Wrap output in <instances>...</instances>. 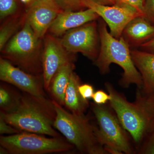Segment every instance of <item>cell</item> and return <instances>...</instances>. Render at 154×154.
I'll list each match as a JSON object with an SVG mask.
<instances>
[{
	"instance_id": "cell-10",
	"label": "cell",
	"mask_w": 154,
	"mask_h": 154,
	"mask_svg": "<svg viewBox=\"0 0 154 154\" xmlns=\"http://www.w3.org/2000/svg\"><path fill=\"white\" fill-rule=\"evenodd\" d=\"M82 2L86 8L92 9L105 21L110 28V34L116 38L121 37L122 31L128 22L142 16L134 8L123 4L106 6L91 0H82Z\"/></svg>"
},
{
	"instance_id": "cell-28",
	"label": "cell",
	"mask_w": 154,
	"mask_h": 154,
	"mask_svg": "<svg viewBox=\"0 0 154 154\" xmlns=\"http://www.w3.org/2000/svg\"><path fill=\"white\" fill-rule=\"evenodd\" d=\"M144 7L146 18L154 23V0H145Z\"/></svg>"
},
{
	"instance_id": "cell-1",
	"label": "cell",
	"mask_w": 154,
	"mask_h": 154,
	"mask_svg": "<svg viewBox=\"0 0 154 154\" xmlns=\"http://www.w3.org/2000/svg\"><path fill=\"white\" fill-rule=\"evenodd\" d=\"M99 22L100 46L99 55L94 61L95 65L102 74H106L110 71L111 64L118 65L123 70L119 81L120 85L125 88L135 85L137 88L142 89V79L133 60L129 45L122 36L117 38L112 36L103 19H100Z\"/></svg>"
},
{
	"instance_id": "cell-24",
	"label": "cell",
	"mask_w": 154,
	"mask_h": 154,
	"mask_svg": "<svg viewBox=\"0 0 154 154\" xmlns=\"http://www.w3.org/2000/svg\"><path fill=\"white\" fill-rule=\"evenodd\" d=\"M117 3L124 4L132 7L136 10L142 16L146 17L144 0H118Z\"/></svg>"
},
{
	"instance_id": "cell-8",
	"label": "cell",
	"mask_w": 154,
	"mask_h": 154,
	"mask_svg": "<svg viewBox=\"0 0 154 154\" xmlns=\"http://www.w3.org/2000/svg\"><path fill=\"white\" fill-rule=\"evenodd\" d=\"M0 80L33 96L44 105L54 107L52 101L49 100L45 92L43 77L27 72L2 57Z\"/></svg>"
},
{
	"instance_id": "cell-22",
	"label": "cell",
	"mask_w": 154,
	"mask_h": 154,
	"mask_svg": "<svg viewBox=\"0 0 154 154\" xmlns=\"http://www.w3.org/2000/svg\"><path fill=\"white\" fill-rule=\"evenodd\" d=\"M19 2H21L20 0H0L1 22L8 17L21 12L19 11Z\"/></svg>"
},
{
	"instance_id": "cell-16",
	"label": "cell",
	"mask_w": 154,
	"mask_h": 154,
	"mask_svg": "<svg viewBox=\"0 0 154 154\" xmlns=\"http://www.w3.org/2000/svg\"><path fill=\"white\" fill-rule=\"evenodd\" d=\"M75 67L74 61L69 62L61 67L53 77L48 91L54 101L62 106H64L66 92Z\"/></svg>"
},
{
	"instance_id": "cell-21",
	"label": "cell",
	"mask_w": 154,
	"mask_h": 154,
	"mask_svg": "<svg viewBox=\"0 0 154 154\" xmlns=\"http://www.w3.org/2000/svg\"><path fill=\"white\" fill-rule=\"evenodd\" d=\"M137 150L139 154H154V119H152L147 131Z\"/></svg>"
},
{
	"instance_id": "cell-7",
	"label": "cell",
	"mask_w": 154,
	"mask_h": 154,
	"mask_svg": "<svg viewBox=\"0 0 154 154\" xmlns=\"http://www.w3.org/2000/svg\"><path fill=\"white\" fill-rule=\"evenodd\" d=\"M105 86L110 96L109 101L110 107L137 148L143 140L152 119L134 102H128L110 83H105Z\"/></svg>"
},
{
	"instance_id": "cell-2",
	"label": "cell",
	"mask_w": 154,
	"mask_h": 154,
	"mask_svg": "<svg viewBox=\"0 0 154 154\" xmlns=\"http://www.w3.org/2000/svg\"><path fill=\"white\" fill-rule=\"evenodd\" d=\"M7 122L21 131L52 137H61L54 126L56 113L54 107L44 105L29 94H22L20 105L14 112H0Z\"/></svg>"
},
{
	"instance_id": "cell-17",
	"label": "cell",
	"mask_w": 154,
	"mask_h": 154,
	"mask_svg": "<svg viewBox=\"0 0 154 154\" xmlns=\"http://www.w3.org/2000/svg\"><path fill=\"white\" fill-rule=\"evenodd\" d=\"M81 81L73 72L71 76L65 96L64 106L69 112L77 115H84L89 107L88 100L83 99L79 90Z\"/></svg>"
},
{
	"instance_id": "cell-14",
	"label": "cell",
	"mask_w": 154,
	"mask_h": 154,
	"mask_svg": "<svg viewBox=\"0 0 154 154\" xmlns=\"http://www.w3.org/2000/svg\"><path fill=\"white\" fill-rule=\"evenodd\" d=\"M154 36V25L143 16L136 17L128 22L122 31L123 37L131 49L139 48Z\"/></svg>"
},
{
	"instance_id": "cell-11",
	"label": "cell",
	"mask_w": 154,
	"mask_h": 154,
	"mask_svg": "<svg viewBox=\"0 0 154 154\" xmlns=\"http://www.w3.org/2000/svg\"><path fill=\"white\" fill-rule=\"evenodd\" d=\"M43 38L42 77L45 89L48 91L53 77L58 70L67 63L74 61L75 54L69 52L57 36L46 34Z\"/></svg>"
},
{
	"instance_id": "cell-9",
	"label": "cell",
	"mask_w": 154,
	"mask_h": 154,
	"mask_svg": "<svg viewBox=\"0 0 154 154\" xmlns=\"http://www.w3.org/2000/svg\"><path fill=\"white\" fill-rule=\"evenodd\" d=\"M60 40L63 47L70 53H81L94 62L99 55L100 37L96 21L67 31Z\"/></svg>"
},
{
	"instance_id": "cell-25",
	"label": "cell",
	"mask_w": 154,
	"mask_h": 154,
	"mask_svg": "<svg viewBox=\"0 0 154 154\" xmlns=\"http://www.w3.org/2000/svg\"><path fill=\"white\" fill-rule=\"evenodd\" d=\"M22 132L7 122L2 115H0V134H14Z\"/></svg>"
},
{
	"instance_id": "cell-4",
	"label": "cell",
	"mask_w": 154,
	"mask_h": 154,
	"mask_svg": "<svg viewBox=\"0 0 154 154\" xmlns=\"http://www.w3.org/2000/svg\"><path fill=\"white\" fill-rule=\"evenodd\" d=\"M42 40L25 20L22 28L1 51V57L27 72L42 76Z\"/></svg>"
},
{
	"instance_id": "cell-26",
	"label": "cell",
	"mask_w": 154,
	"mask_h": 154,
	"mask_svg": "<svg viewBox=\"0 0 154 154\" xmlns=\"http://www.w3.org/2000/svg\"><path fill=\"white\" fill-rule=\"evenodd\" d=\"M94 103L98 105H104L109 102L110 96L109 94L102 90H98L94 93L93 97Z\"/></svg>"
},
{
	"instance_id": "cell-31",
	"label": "cell",
	"mask_w": 154,
	"mask_h": 154,
	"mask_svg": "<svg viewBox=\"0 0 154 154\" xmlns=\"http://www.w3.org/2000/svg\"><path fill=\"white\" fill-rule=\"evenodd\" d=\"M35 0H20L22 4L25 5L26 9L28 8Z\"/></svg>"
},
{
	"instance_id": "cell-15",
	"label": "cell",
	"mask_w": 154,
	"mask_h": 154,
	"mask_svg": "<svg viewBox=\"0 0 154 154\" xmlns=\"http://www.w3.org/2000/svg\"><path fill=\"white\" fill-rule=\"evenodd\" d=\"M131 53L142 79V88L140 89L145 94L154 93V53L137 49L131 50Z\"/></svg>"
},
{
	"instance_id": "cell-29",
	"label": "cell",
	"mask_w": 154,
	"mask_h": 154,
	"mask_svg": "<svg viewBox=\"0 0 154 154\" xmlns=\"http://www.w3.org/2000/svg\"><path fill=\"white\" fill-rule=\"evenodd\" d=\"M139 48L143 51L154 53V36L149 41L141 45Z\"/></svg>"
},
{
	"instance_id": "cell-3",
	"label": "cell",
	"mask_w": 154,
	"mask_h": 154,
	"mask_svg": "<svg viewBox=\"0 0 154 154\" xmlns=\"http://www.w3.org/2000/svg\"><path fill=\"white\" fill-rule=\"evenodd\" d=\"M56 113L54 126L68 142L83 154H107L97 140L95 127L87 116L67 111L63 106L52 101Z\"/></svg>"
},
{
	"instance_id": "cell-32",
	"label": "cell",
	"mask_w": 154,
	"mask_h": 154,
	"mask_svg": "<svg viewBox=\"0 0 154 154\" xmlns=\"http://www.w3.org/2000/svg\"><path fill=\"white\" fill-rule=\"evenodd\" d=\"M144 1H145V0H144Z\"/></svg>"
},
{
	"instance_id": "cell-12",
	"label": "cell",
	"mask_w": 154,
	"mask_h": 154,
	"mask_svg": "<svg viewBox=\"0 0 154 154\" xmlns=\"http://www.w3.org/2000/svg\"><path fill=\"white\" fill-rule=\"evenodd\" d=\"M63 10L54 0H35L25 11V20L38 38L43 39Z\"/></svg>"
},
{
	"instance_id": "cell-6",
	"label": "cell",
	"mask_w": 154,
	"mask_h": 154,
	"mask_svg": "<svg viewBox=\"0 0 154 154\" xmlns=\"http://www.w3.org/2000/svg\"><path fill=\"white\" fill-rule=\"evenodd\" d=\"M0 145L11 154H46L65 152L75 147L61 137H46L44 135L22 131L1 135Z\"/></svg>"
},
{
	"instance_id": "cell-19",
	"label": "cell",
	"mask_w": 154,
	"mask_h": 154,
	"mask_svg": "<svg viewBox=\"0 0 154 154\" xmlns=\"http://www.w3.org/2000/svg\"><path fill=\"white\" fill-rule=\"evenodd\" d=\"M1 83L0 85V109L1 112L9 113L17 110L20 105L22 94L8 85Z\"/></svg>"
},
{
	"instance_id": "cell-5",
	"label": "cell",
	"mask_w": 154,
	"mask_h": 154,
	"mask_svg": "<svg viewBox=\"0 0 154 154\" xmlns=\"http://www.w3.org/2000/svg\"><path fill=\"white\" fill-rule=\"evenodd\" d=\"M91 108L98 126L95 133L99 143L108 154H132L135 152L127 132L113 110L104 105L92 103Z\"/></svg>"
},
{
	"instance_id": "cell-30",
	"label": "cell",
	"mask_w": 154,
	"mask_h": 154,
	"mask_svg": "<svg viewBox=\"0 0 154 154\" xmlns=\"http://www.w3.org/2000/svg\"><path fill=\"white\" fill-rule=\"evenodd\" d=\"M94 2L102 5L112 6L116 5L118 0H91Z\"/></svg>"
},
{
	"instance_id": "cell-18",
	"label": "cell",
	"mask_w": 154,
	"mask_h": 154,
	"mask_svg": "<svg viewBox=\"0 0 154 154\" xmlns=\"http://www.w3.org/2000/svg\"><path fill=\"white\" fill-rule=\"evenodd\" d=\"M0 29V50L23 27L25 22V11L7 18Z\"/></svg>"
},
{
	"instance_id": "cell-20",
	"label": "cell",
	"mask_w": 154,
	"mask_h": 154,
	"mask_svg": "<svg viewBox=\"0 0 154 154\" xmlns=\"http://www.w3.org/2000/svg\"><path fill=\"white\" fill-rule=\"evenodd\" d=\"M151 119H154V93L147 94L137 88L134 102Z\"/></svg>"
},
{
	"instance_id": "cell-13",
	"label": "cell",
	"mask_w": 154,
	"mask_h": 154,
	"mask_svg": "<svg viewBox=\"0 0 154 154\" xmlns=\"http://www.w3.org/2000/svg\"><path fill=\"white\" fill-rule=\"evenodd\" d=\"M99 18V15L90 8L78 11H63L59 14L48 32L58 37L63 36L69 30L96 21Z\"/></svg>"
},
{
	"instance_id": "cell-27",
	"label": "cell",
	"mask_w": 154,
	"mask_h": 154,
	"mask_svg": "<svg viewBox=\"0 0 154 154\" xmlns=\"http://www.w3.org/2000/svg\"><path fill=\"white\" fill-rule=\"evenodd\" d=\"M79 90L81 96L85 100L91 99L94 94V87L89 84H81L79 87Z\"/></svg>"
},
{
	"instance_id": "cell-23",
	"label": "cell",
	"mask_w": 154,
	"mask_h": 154,
	"mask_svg": "<svg viewBox=\"0 0 154 154\" xmlns=\"http://www.w3.org/2000/svg\"><path fill=\"white\" fill-rule=\"evenodd\" d=\"M63 11H78L87 9L82 0H54Z\"/></svg>"
}]
</instances>
